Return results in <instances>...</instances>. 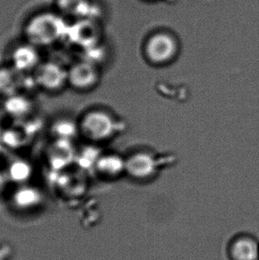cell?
Listing matches in <instances>:
<instances>
[{"label": "cell", "mask_w": 259, "mask_h": 260, "mask_svg": "<svg viewBox=\"0 0 259 260\" xmlns=\"http://www.w3.org/2000/svg\"><path fill=\"white\" fill-rule=\"evenodd\" d=\"M79 137L88 144H103L112 140L119 130V123L109 109L91 107L77 117Z\"/></svg>", "instance_id": "obj_1"}, {"label": "cell", "mask_w": 259, "mask_h": 260, "mask_svg": "<svg viewBox=\"0 0 259 260\" xmlns=\"http://www.w3.org/2000/svg\"><path fill=\"white\" fill-rule=\"evenodd\" d=\"M69 27L63 15L59 12H42L27 21L25 40L39 48L52 46L66 39Z\"/></svg>", "instance_id": "obj_2"}, {"label": "cell", "mask_w": 259, "mask_h": 260, "mask_svg": "<svg viewBox=\"0 0 259 260\" xmlns=\"http://www.w3.org/2000/svg\"><path fill=\"white\" fill-rule=\"evenodd\" d=\"M31 75L37 89L47 94H59L69 88L68 66L59 60H42Z\"/></svg>", "instance_id": "obj_3"}, {"label": "cell", "mask_w": 259, "mask_h": 260, "mask_svg": "<svg viewBox=\"0 0 259 260\" xmlns=\"http://www.w3.org/2000/svg\"><path fill=\"white\" fill-rule=\"evenodd\" d=\"M102 80L99 65L82 58L68 66L69 88L79 93H87L98 87Z\"/></svg>", "instance_id": "obj_4"}, {"label": "cell", "mask_w": 259, "mask_h": 260, "mask_svg": "<svg viewBox=\"0 0 259 260\" xmlns=\"http://www.w3.org/2000/svg\"><path fill=\"white\" fill-rule=\"evenodd\" d=\"M46 202L42 190L28 183L16 185L9 196L11 209L21 213H31L39 211Z\"/></svg>", "instance_id": "obj_5"}, {"label": "cell", "mask_w": 259, "mask_h": 260, "mask_svg": "<svg viewBox=\"0 0 259 260\" xmlns=\"http://www.w3.org/2000/svg\"><path fill=\"white\" fill-rule=\"evenodd\" d=\"M176 39L165 32H159L151 36L145 46L147 59L155 64L167 63L175 58L178 53Z\"/></svg>", "instance_id": "obj_6"}, {"label": "cell", "mask_w": 259, "mask_h": 260, "mask_svg": "<svg viewBox=\"0 0 259 260\" xmlns=\"http://www.w3.org/2000/svg\"><path fill=\"white\" fill-rule=\"evenodd\" d=\"M42 60L39 47L25 40L12 48L8 64L21 74L30 75Z\"/></svg>", "instance_id": "obj_7"}, {"label": "cell", "mask_w": 259, "mask_h": 260, "mask_svg": "<svg viewBox=\"0 0 259 260\" xmlns=\"http://www.w3.org/2000/svg\"><path fill=\"white\" fill-rule=\"evenodd\" d=\"M77 149L73 141L52 140L46 151V159L51 169L63 172L76 165Z\"/></svg>", "instance_id": "obj_8"}, {"label": "cell", "mask_w": 259, "mask_h": 260, "mask_svg": "<svg viewBox=\"0 0 259 260\" xmlns=\"http://www.w3.org/2000/svg\"><path fill=\"white\" fill-rule=\"evenodd\" d=\"M229 260H259L258 240L242 234L234 237L226 248Z\"/></svg>", "instance_id": "obj_9"}, {"label": "cell", "mask_w": 259, "mask_h": 260, "mask_svg": "<svg viewBox=\"0 0 259 260\" xmlns=\"http://www.w3.org/2000/svg\"><path fill=\"white\" fill-rule=\"evenodd\" d=\"M2 109L6 116L15 120H24L33 115L35 102L28 92H19L3 100Z\"/></svg>", "instance_id": "obj_10"}, {"label": "cell", "mask_w": 259, "mask_h": 260, "mask_svg": "<svg viewBox=\"0 0 259 260\" xmlns=\"http://www.w3.org/2000/svg\"><path fill=\"white\" fill-rule=\"evenodd\" d=\"M28 76L18 72L8 63L0 65V99L5 100L19 92H26Z\"/></svg>", "instance_id": "obj_11"}, {"label": "cell", "mask_w": 259, "mask_h": 260, "mask_svg": "<svg viewBox=\"0 0 259 260\" xmlns=\"http://www.w3.org/2000/svg\"><path fill=\"white\" fill-rule=\"evenodd\" d=\"M92 171L95 175L104 180L117 179L125 173V159L114 153H101Z\"/></svg>", "instance_id": "obj_12"}, {"label": "cell", "mask_w": 259, "mask_h": 260, "mask_svg": "<svg viewBox=\"0 0 259 260\" xmlns=\"http://www.w3.org/2000/svg\"><path fill=\"white\" fill-rule=\"evenodd\" d=\"M155 168L154 159L145 153L131 155L125 160V173L135 179L149 178L155 173Z\"/></svg>", "instance_id": "obj_13"}, {"label": "cell", "mask_w": 259, "mask_h": 260, "mask_svg": "<svg viewBox=\"0 0 259 260\" xmlns=\"http://www.w3.org/2000/svg\"><path fill=\"white\" fill-rule=\"evenodd\" d=\"M50 134L52 140L74 141L79 137L77 118L70 116H60L50 125Z\"/></svg>", "instance_id": "obj_14"}, {"label": "cell", "mask_w": 259, "mask_h": 260, "mask_svg": "<svg viewBox=\"0 0 259 260\" xmlns=\"http://www.w3.org/2000/svg\"><path fill=\"white\" fill-rule=\"evenodd\" d=\"M57 6L58 12L64 17H84L90 8L89 0H57Z\"/></svg>", "instance_id": "obj_15"}, {"label": "cell", "mask_w": 259, "mask_h": 260, "mask_svg": "<svg viewBox=\"0 0 259 260\" xmlns=\"http://www.w3.org/2000/svg\"><path fill=\"white\" fill-rule=\"evenodd\" d=\"M32 174V167L23 159H16L7 170V179L16 183V185L28 183Z\"/></svg>", "instance_id": "obj_16"}, {"label": "cell", "mask_w": 259, "mask_h": 260, "mask_svg": "<svg viewBox=\"0 0 259 260\" xmlns=\"http://www.w3.org/2000/svg\"><path fill=\"white\" fill-rule=\"evenodd\" d=\"M14 248L10 243L0 241V260H13Z\"/></svg>", "instance_id": "obj_17"}]
</instances>
